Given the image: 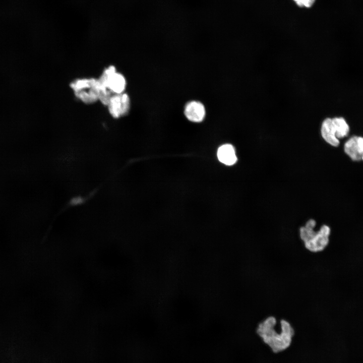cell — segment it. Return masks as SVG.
Here are the masks:
<instances>
[{"label": "cell", "mask_w": 363, "mask_h": 363, "mask_svg": "<svg viewBox=\"0 0 363 363\" xmlns=\"http://www.w3.org/2000/svg\"><path fill=\"white\" fill-rule=\"evenodd\" d=\"M296 4L301 7H311L314 3L315 0H293Z\"/></svg>", "instance_id": "obj_11"}, {"label": "cell", "mask_w": 363, "mask_h": 363, "mask_svg": "<svg viewBox=\"0 0 363 363\" xmlns=\"http://www.w3.org/2000/svg\"><path fill=\"white\" fill-rule=\"evenodd\" d=\"M184 113L188 120L198 123L204 119L206 111L205 106L202 102L197 100H192L186 104Z\"/></svg>", "instance_id": "obj_6"}, {"label": "cell", "mask_w": 363, "mask_h": 363, "mask_svg": "<svg viewBox=\"0 0 363 363\" xmlns=\"http://www.w3.org/2000/svg\"><path fill=\"white\" fill-rule=\"evenodd\" d=\"M321 134L324 140L330 145L337 147L339 140L336 137V130L331 118L325 119L321 125Z\"/></svg>", "instance_id": "obj_8"}, {"label": "cell", "mask_w": 363, "mask_h": 363, "mask_svg": "<svg viewBox=\"0 0 363 363\" xmlns=\"http://www.w3.org/2000/svg\"><path fill=\"white\" fill-rule=\"evenodd\" d=\"M316 225L315 220H309L304 226L299 228V236L305 248L312 253H318L324 250L329 243L331 229L326 225H322L320 229L314 230Z\"/></svg>", "instance_id": "obj_2"}, {"label": "cell", "mask_w": 363, "mask_h": 363, "mask_svg": "<svg viewBox=\"0 0 363 363\" xmlns=\"http://www.w3.org/2000/svg\"><path fill=\"white\" fill-rule=\"evenodd\" d=\"M344 150L352 160H363V137H351L345 143Z\"/></svg>", "instance_id": "obj_7"}, {"label": "cell", "mask_w": 363, "mask_h": 363, "mask_svg": "<svg viewBox=\"0 0 363 363\" xmlns=\"http://www.w3.org/2000/svg\"><path fill=\"white\" fill-rule=\"evenodd\" d=\"M100 84L109 90L112 94L124 93L127 85L125 77L116 71L114 66L105 68L98 79Z\"/></svg>", "instance_id": "obj_4"}, {"label": "cell", "mask_w": 363, "mask_h": 363, "mask_svg": "<svg viewBox=\"0 0 363 363\" xmlns=\"http://www.w3.org/2000/svg\"><path fill=\"white\" fill-rule=\"evenodd\" d=\"M217 155L219 161L227 165H232L237 161L234 148L230 144L220 146Z\"/></svg>", "instance_id": "obj_9"}, {"label": "cell", "mask_w": 363, "mask_h": 363, "mask_svg": "<svg viewBox=\"0 0 363 363\" xmlns=\"http://www.w3.org/2000/svg\"><path fill=\"white\" fill-rule=\"evenodd\" d=\"M276 323V318L270 316L260 323L257 329L258 334L274 352L282 351L288 347L294 334L293 329L286 320H280V333H277L275 329Z\"/></svg>", "instance_id": "obj_1"}, {"label": "cell", "mask_w": 363, "mask_h": 363, "mask_svg": "<svg viewBox=\"0 0 363 363\" xmlns=\"http://www.w3.org/2000/svg\"><path fill=\"white\" fill-rule=\"evenodd\" d=\"M130 99L128 94H113L107 105L110 114L115 118L126 115L130 109Z\"/></svg>", "instance_id": "obj_5"}, {"label": "cell", "mask_w": 363, "mask_h": 363, "mask_svg": "<svg viewBox=\"0 0 363 363\" xmlns=\"http://www.w3.org/2000/svg\"><path fill=\"white\" fill-rule=\"evenodd\" d=\"M70 87L75 96L85 104H93L99 100L101 84L98 79H77L70 84Z\"/></svg>", "instance_id": "obj_3"}, {"label": "cell", "mask_w": 363, "mask_h": 363, "mask_svg": "<svg viewBox=\"0 0 363 363\" xmlns=\"http://www.w3.org/2000/svg\"><path fill=\"white\" fill-rule=\"evenodd\" d=\"M332 119L336 130L337 139L347 136L349 134V127L344 118L342 117H336Z\"/></svg>", "instance_id": "obj_10"}]
</instances>
